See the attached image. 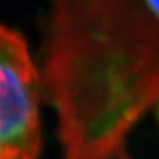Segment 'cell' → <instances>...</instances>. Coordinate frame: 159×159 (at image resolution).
<instances>
[{
    "label": "cell",
    "instance_id": "6da1fadb",
    "mask_svg": "<svg viewBox=\"0 0 159 159\" xmlns=\"http://www.w3.org/2000/svg\"><path fill=\"white\" fill-rule=\"evenodd\" d=\"M39 72L64 159H131L133 129L159 123V20L143 0H51Z\"/></svg>",
    "mask_w": 159,
    "mask_h": 159
},
{
    "label": "cell",
    "instance_id": "7a4b0ae2",
    "mask_svg": "<svg viewBox=\"0 0 159 159\" xmlns=\"http://www.w3.org/2000/svg\"><path fill=\"white\" fill-rule=\"evenodd\" d=\"M0 159H39L41 152V81L25 37L0 28Z\"/></svg>",
    "mask_w": 159,
    "mask_h": 159
},
{
    "label": "cell",
    "instance_id": "3957f363",
    "mask_svg": "<svg viewBox=\"0 0 159 159\" xmlns=\"http://www.w3.org/2000/svg\"><path fill=\"white\" fill-rule=\"evenodd\" d=\"M143 3L146 4L148 11L154 15V17L159 20V0H143Z\"/></svg>",
    "mask_w": 159,
    "mask_h": 159
}]
</instances>
